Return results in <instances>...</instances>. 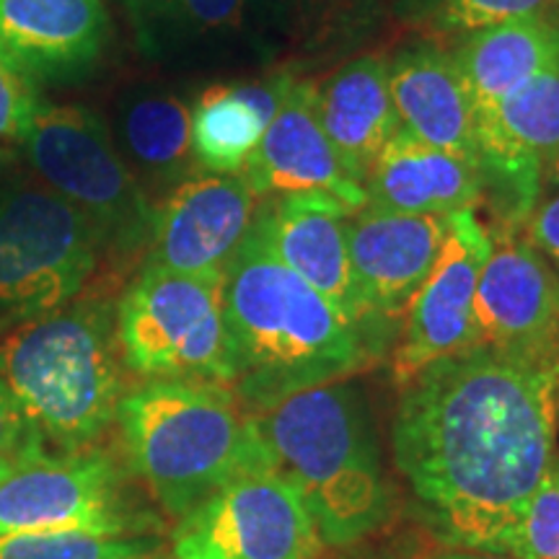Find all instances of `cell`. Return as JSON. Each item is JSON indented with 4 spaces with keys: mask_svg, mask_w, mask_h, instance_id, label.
Listing matches in <instances>:
<instances>
[{
    "mask_svg": "<svg viewBox=\"0 0 559 559\" xmlns=\"http://www.w3.org/2000/svg\"><path fill=\"white\" fill-rule=\"evenodd\" d=\"M249 190L260 198L293 192H324L358 213L366 190L358 185L326 140L313 107V83L293 81L283 107L241 169Z\"/></svg>",
    "mask_w": 559,
    "mask_h": 559,
    "instance_id": "cell-16",
    "label": "cell"
},
{
    "mask_svg": "<svg viewBox=\"0 0 559 559\" xmlns=\"http://www.w3.org/2000/svg\"><path fill=\"white\" fill-rule=\"evenodd\" d=\"M109 19L102 0H0V52L34 83H60L99 60Z\"/></svg>",
    "mask_w": 559,
    "mask_h": 559,
    "instance_id": "cell-17",
    "label": "cell"
},
{
    "mask_svg": "<svg viewBox=\"0 0 559 559\" xmlns=\"http://www.w3.org/2000/svg\"><path fill=\"white\" fill-rule=\"evenodd\" d=\"M438 5L440 0H389L391 13L402 21H412V24H425Z\"/></svg>",
    "mask_w": 559,
    "mask_h": 559,
    "instance_id": "cell-33",
    "label": "cell"
},
{
    "mask_svg": "<svg viewBox=\"0 0 559 559\" xmlns=\"http://www.w3.org/2000/svg\"><path fill=\"white\" fill-rule=\"evenodd\" d=\"M461 39L451 55L469 88L477 122L559 62V24L551 19L506 21Z\"/></svg>",
    "mask_w": 559,
    "mask_h": 559,
    "instance_id": "cell-21",
    "label": "cell"
},
{
    "mask_svg": "<svg viewBox=\"0 0 559 559\" xmlns=\"http://www.w3.org/2000/svg\"><path fill=\"white\" fill-rule=\"evenodd\" d=\"M489 251L492 234L472 207L449 215L443 249L407 306L404 337L394 358V376L402 386L430 362L472 345L474 296Z\"/></svg>",
    "mask_w": 559,
    "mask_h": 559,
    "instance_id": "cell-12",
    "label": "cell"
},
{
    "mask_svg": "<svg viewBox=\"0 0 559 559\" xmlns=\"http://www.w3.org/2000/svg\"><path fill=\"white\" fill-rule=\"evenodd\" d=\"M557 428L559 360L466 347L404 386L391 443L440 539L489 551L555 464Z\"/></svg>",
    "mask_w": 559,
    "mask_h": 559,
    "instance_id": "cell-1",
    "label": "cell"
},
{
    "mask_svg": "<svg viewBox=\"0 0 559 559\" xmlns=\"http://www.w3.org/2000/svg\"><path fill=\"white\" fill-rule=\"evenodd\" d=\"M120 472L104 451H34L0 469V534L86 531L124 536Z\"/></svg>",
    "mask_w": 559,
    "mask_h": 559,
    "instance_id": "cell-10",
    "label": "cell"
},
{
    "mask_svg": "<svg viewBox=\"0 0 559 559\" xmlns=\"http://www.w3.org/2000/svg\"><path fill=\"white\" fill-rule=\"evenodd\" d=\"M115 311L104 298H75L0 334V383L41 445L83 451L117 419Z\"/></svg>",
    "mask_w": 559,
    "mask_h": 559,
    "instance_id": "cell-4",
    "label": "cell"
},
{
    "mask_svg": "<svg viewBox=\"0 0 559 559\" xmlns=\"http://www.w3.org/2000/svg\"><path fill=\"white\" fill-rule=\"evenodd\" d=\"M389 0H293L298 37L311 52L349 50L379 26Z\"/></svg>",
    "mask_w": 559,
    "mask_h": 559,
    "instance_id": "cell-25",
    "label": "cell"
},
{
    "mask_svg": "<svg viewBox=\"0 0 559 559\" xmlns=\"http://www.w3.org/2000/svg\"><path fill=\"white\" fill-rule=\"evenodd\" d=\"M138 559H143V557H138Z\"/></svg>",
    "mask_w": 559,
    "mask_h": 559,
    "instance_id": "cell-37",
    "label": "cell"
},
{
    "mask_svg": "<svg viewBox=\"0 0 559 559\" xmlns=\"http://www.w3.org/2000/svg\"><path fill=\"white\" fill-rule=\"evenodd\" d=\"M551 5H555V21L559 24V0H551Z\"/></svg>",
    "mask_w": 559,
    "mask_h": 559,
    "instance_id": "cell-35",
    "label": "cell"
},
{
    "mask_svg": "<svg viewBox=\"0 0 559 559\" xmlns=\"http://www.w3.org/2000/svg\"><path fill=\"white\" fill-rule=\"evenodd\" d=\"M436 559H513L508 555H495V551H479V549H461V547H451L445 551H440Z\"/></svg>",
    "mask_w": 559,
    "mask_h": 559,
    "instance_id": "cell-34",
    "label": "cell"
},
{
    "mask_svg": "<svg viewBox=\"0 0 559 559\" xmlns=\"http://www.w3.org/2000/svg\"><path fill=\"white\" fill-rule=\"evenodd\" d=\"M254 213L257 194L241 174H194L156 207L145 264L179 275L223 277Z\"/></svg>",
    "mask_w": 559,
    "mask_h": 559,
    "instance_id": "cell-13",
    "label": "cell"
},
{
    "mask_svg": "<svg viewBox=\"0 0 559 559\" xmlns=\"http://www.w3.org/2000/svg\"><path fill=\"white\" fill-rule=\"evenodd\" d=\"M257 419L321 544L353 547L389 519L391 489L358 389L334 381L298 391L257 412Z\"/></svg>",
    "mask_w": 559,
    "mask_h": 559,
    "instance_id": "cell-5",
    "label": "cell"
},
{
    "mask_svg": "<svg viewBox=\"0 0 559 559\" xmlns=\"http://www.w3.org/2000/svg\"><path fill=\"white\" fill-rule=\"evenodd\" d=\"M24 151L47 190L94 223L104 247L120 254L148 247L156 207L94 111L41 104Z\"/></svg>",
    "mask_w": 559,
    "mask_h": 559,
    "instance_id": "cell-7",
    "label": "cell"
},
{
    "mask_svg": "<svg viewBox=\"0 0 559 559\" xmlns=\"http://www.w3.org/2000/svg\"><path fill=\"white\" fill-rule=\"evenodd\" d=\"M313 107L340 164L362 185L383 145L400 130L386 55H358L334 68L313 86Z\"/></svg>",
    "mask_w": 559,
    "mask_h": 559,
    "instance_id": "cell-19",
    "label": "cell"
},
{
    "mask_svg": "<svg viewBox=\"0 0 559 559\" xmlns=\"http://www.w3.org/2000/svg\"><path fill=\"white\" fill-rule=\"evenodd\" d=\"M519 19L555 21V5L551 0H440L425 26H430L432 34L466 37L472 32L487 29V26Z\"/></svg>",
    "mask_w": 559,
    "mask_h": 559,
    "instance_id": "cell-29",
    "label": "cell"
},
{
    "mask_svg": "<svg viewBox=\"0 0 559 559\" xmlns=\"http://www.w3.org/2000/svg\"><path fill=\"white\" fill-rule=\"evenodd\" d=\"M223 319L234 391L254 415L298 391L347 379L370 355L366 334L251 230L223 275Z\"/></svg>",
    "mask_w": 559,
    "mask_h": 559,
    "instance_id": "cell-2",
    "label": "cell"
},
{
    "mask_svg": "<svg viewBox=\"0 0 559 559\" xmlns=\"http://www.w3.org/2000/svg\"><path fill=\"white\" fill-rule=\"evenodd\" d=\"M247 0H132L145 39H187L230 32L241 24Z\"/></svg>",
    "mask_w": 559,
    "mask_h": 559,
    "instance_id": "cell-26",
    "label": "cell"
},
{
    "mask_svg": "<svg viewBox=\"0 0 559 559\" xmlns=\"http://www.w3.org/2000/svg\"><path fill=\"white\" fill-rule=\"evenodd\" d=\"M317 526L277 466L251 469L226 481L181 515L174 528V559H317Z\"/></svg>",
    "mask_w": 559,
    "mask_h": 559,
    "instance_id": "cell-9",
    "label": "cell"
},
{
    "mask_svg": "<svg viewBox=\"0 0 559 559\" xmlns=\"http://www.w3.org/2000/svg\"><path fill=\"white\" fill-rule=\"evenodd\" d=\"M355 210L324 192L275 194L257 205L251 234L362 332L368 313L353 277L347 226ZM366 334V332H362Z\"/></svg>",
    "mask_w": 559,
    "mask_h": 559,
    "instance_id": "cell-14",
    "label": "cell"
},
{
    "mask_svg": "<svg viewBox=\"0 0 559 559\" xmlns=\"http://www.w3.org/2000/svg\"><path fill=\"white\" fill-rule=\"evenodd\" d=\"M366 207L402 215H451L481 200L477 164L396 130L370 166Z\"/></svg>",
    "mask_w": 559,
    "mask_h": 559,
    "instance_id": "cell-20",
    "label": "cell"
},
{
    "mask_svg": "<svg viewBox=\"0 0 559 559\" xmlns=\"http://www.w3.org/2000/svg\"><path fill=\"white\" fill-rule=\"evenodd\" d=\"M389 88L402 130L477 164V109L451 50L432 41L400 50L389 58Z\"/></svg>",
    "mask_w": 559,
    "mask_h": 559,
    "instance_id": "cell-18",
    "label": "cell"
},
{
    "mask_svg": "<svg viewBox=\"0 0 559 559\" xmlns=\"http://www.w3.org/2000/svg\"><path fill=\"white\" fill-rule=\"evenodd\" d=\"M449 234V215L358 210L347 226V251L368 319H391L430 275Z\"/></svg>",
    "mask_w": 559,
    "mask_h": 559,
    "instance_id": "cell-15",
    "label": "cell"
},
{
    "mask_svg": "<svg viewBox=\"0 0 559 559\" xmlns=\"http://www.w3.org/2000/svg\"><path fill=\"white\" fill-rule=\"evenodd\" d=\"M477 128L498 132L549 171L559 158V62L513 91Z\"/></svg>",
    "mask_w": 559,
    "mask_h": 559,
    "instance_id": "cell-24",
    "label": "cell"
},
{
    "mask_svg": "<svg viewBox=\"0 0 559 559\" xmlns=\"http://www.w3.org/2000/svg\"><path fill=\"white\" fill-rule=\"evenodd\" d=\"M39 107L34 81L0 52V158L24 148Z\"/></svg>",
    "mask_w": 559,
    "mask_h": 559,
    "instance_id": "cell-30",
    "label": "cell"
},
{
    "mask_svg": "<svg viewBox=\"0 0 559 559\" xmlns=\"http://www.w3.org/2000/svg\"><path fill=\"white\" fill-rule=\"evenodd\" d=\"M148 544L86 531H16L0 534V559H138Z\"/></svg>",
    "mask_w": 559,
    "mask_h": 559,
    "instance_id": "cell-27",
    "label": "cell"
},
{
    "mask_svg": "<svg viewBox=\"0 0 559 559\" xmlns=\"http://www.w3.org/2000/svg\"><path fill=\"white\" fill-rule=\"evenodd\" d=\"M528 241L559 270V192L534 207L528 218Z\"/></svg>",
    "mask_w": 559,
    "mask_h": 559,
    "instance_id": "cell-32",
    "label": "cell"
},
{
    "mask_svg": "<svg viewBox=\"0 0 559 559\" xmlns=\"http://www.w3.org/2000/svg\"><path fill=\"white\" fill-rule=\"evenodd\" d=\"M469 347L559 360V275L531 241L513 234L492 239L474 296Z\"/></svg>",
    "mask_w": 559,
    "mask_h": 559,
    "instance_id": "cell-11",
    "label": "cell"
},
{
    "mask_svg": "<svg viewBox=\"0 0 559 559\" xmlns=\"http://www.w3.org/2000/svg\"><path fill=\"white\" fill-rule=\"evenodd\" d=\"M120 143L132 174L171 185L200 174L192 151V109L174 94L143 91L122 104Z\"/></svg>",
    "mask_w": 559,
    "mask_h": 559,
    "instance_id": "cell-23",
    "label": "cell"
},
{
    "mask_svg": "<svg viewBox=\"0 0 559 559\" xmlns=\"http://www.w3.org/2000/svg\"><path fill=\"white\" fill-rule=\"evenodd\" d=\"M45 445L34 436L24 415H21L11 394L0 383V469L11 466L13 461L29 456L34 451H41Z\"/></svg>",
    "mask_w": 559,
    "mask_h": 559,
    "instance_id": "cell-31",
    "label": "cell"
},
{
    "mask_svg": "<svg viewBox=\"0 0 559 559\" xmlns=\"http://www.w3.org/2000/svg\"><path fill=\"white\" fill-rule=\"evenodd\" d=\"M549 171H551V174H555V177L559 179V158L555 160V166H551V169H549Z\"/></svg>",
    "mask_w": 559,
    "mask_h": 559,
    "instance_id": "cell-36",
    "label": "cell"
},
{
    "mask_svg": "<svg viewBox=\"0 0 559 559\" xmlns=\"http://www.w3.org/2000/svg\"><path fill=\"white\" fill-rule=\"evenodd\" d=\"M296 81L288 70L241 86H213L192 109V151L202 174H241Z\"/></svg>",
    "mask_w": 559,
    "mask_h": 559,
    "instance_id": "cell-22",
    "label": "cell"
},
{
    "mask_svg": "<svg viewBox=\"0 0 559 559\" xmlns=\"http://www.w3.org/2000/svg\"><path fill=\"white\" fill-rule=\"evenodd\" d=\"M117 423L132 472L174 519L239 474L275 466L260 419L221 383L143 381L122 394Z\"/></svg>",
    "mask_w": 559,
    "mask_h": 559,
    "instance_id": "cell-3",
    "label": "cell"
},
{
    "mask_svg": "<svg viewBox=\"0 0 559 559\" xmlns=\"http://www.w3.org/2000/svg\"><path fill=\"white\" fill-rule=\"evenodd\" d=\"M102 247L94 223L45 185L0 192V330L79 298Z\"/></svg>",
    "mask_w": 559,
    "mask_h": 559,
    "instance_id": "cell-8",
    "label": "cell"
},
{
    "mask_svg": "<svg viewBox=\"0 0 559 559\" xmlns=\"http://www.w3.org/2000/svg\"><path fill=\"white\" fill-rule=\"evenodd\" d=\"M115 330L122 366L143 381H210L234 389L223 277L145 264L117 304Z\"/></svg>",
    "mask_w": 559,
    "mask_h": 559,
    "instance_id": "cell-6",
    "label": "cell"
},
{
    "mask_svg": "<svg viewBox=\"0 0 559 559\" xmlns=\"http://www.w3.org/2000/svg\"><path fill=\"white\" fill-rule=\"evenodd\" d=\"M489 551L513 559H559V464H551L519 519Z\"/></svg>",
    "mask_w": 559,
    "mask_h": 559,
    "instance_id": "cell-28",
    "label": "cell"
}]
</instances>
